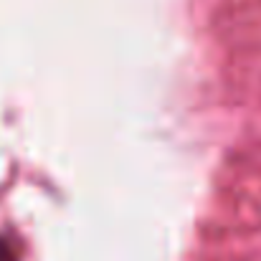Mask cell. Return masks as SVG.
Here are the masks:
<instances>
[{
	"label": "cell",
	"instance_id": "obj_1",
	"mask_svg": "<svg viewBox=\"0 0 261 261\" xmlns=\"http://www.w3.org/2000/svg\"><path fill=\"white\" fill-rule=\"evenodd\" d=\"M0 261H18V254H15L13 244L8 239H3V236H0Z\"/></svg>",
	"mask_w": 261,
	"mask_h": 261
}]
</instances>
